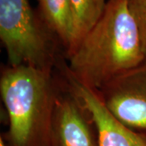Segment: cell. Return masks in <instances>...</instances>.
I'll return each instance as SVG.
<instances>
[{
	"label": "cell",
	"mask_w": 146,
	"mask_h": 146,
	"mask_svg": "<svg viewBox=\"0 0 146 146\" xmlns=\"http://www.w3.org/2000/svg\"><path fill=\"white\" fill-rule=\"evenodd\" d=\"M145 60L128 0H108L99 21L68 56L66 69L79 83L98 91Z\"/></svg>",
	"instance_id": "obj_1"
},
{
	"label": "cell",
	"mask_w": 146,
	"mask_h": 146,
	"mask_svg": "<svg viewBox=\"0 0 146 146\" xmlns=\"http://www.w3.org/2000/svg\"><path fill=\"white\" fill-rule=\"evenodd\" d=\"M58 88L56 71L45 72L29 65L2 67L0 94L8 129L0 137L6 146H50Z\"/></svg>",
	"instance_id": "obj_2"
},
{
	"label": "cell",
	"mask_w": 146,
	"mask_h": 146,
	"mask_svg": "<svg viewBox=\"0 0 146 146\" xmlns=\"http://www.w3.org/2000/svg\"><path fill=\"white\" fill-rule=\"evenodd\" d=\"M0 38L10 66L53 72L67 59L61 42L29 0H0Z\"/></svg>",
	"instance_id": "obj_3"
},
{
	"label": "cell",
	"mask_w": 146,
	"mask_h": 146,
	"mask_svg": "<svg viewBox=\"0 0 146 146\" xmlns=\"http://www.w3.org/2000/svg\"><path fill=\"white\" fill-rule=\"evenodd\" d=\"M54 110L50 146H99L93 116L62 75Z\"/></svg>",
	"instance_id": "obj_4"
},
{
	"label": "cell",
	"mask_w": 146,
	"mask_h": 146,
	"mask_svg": "<svg viewBox=\"0 0 146 146\" xmlns=\"http://www.w3.org/2000/svg\"><path fill=\"white\" fill-rule=\"evenodd\" d=\"M98 93L117 119L146 133V60L111 80Z\"/></svg>",
	"instance_id": "obj_5"
},
{
	"label": "cell",
	"mask_w": 146,
	"mask_h": 146,
	"mask_svg": "<svg viewBox=\"0 0 146 146\" xmlns=\"http://www.w3.org/2000/svg\"><path fill=\"white\" fill-rule=\"evenodd\" d=\"M66 63L67 60L63 61L56 71L91 113L98 131L99 146H146V133L133 130L117 119L106 108L98 91L79 83L68 73Z\"/></svg>",
	"instance_id": "obj_6"
},
{
	"label": "cell",
	"mask_w": 146,
	"mask_h": 146,
	"mask_svg": "<svg viewBox=\"0 0 146 146\" xmlns=\"http://www.w3.org/2000/svg\"><path fill=\"white\" fill-rule=\"evenodd\" d=\"M39 14L48 28L58 36L67 54L73 35L70 0H37Z\"/></svg>",
	"instance_id": "obj_7"
},
{
	"label": "cell",
	"mask_w": 146,
	"mask_h": 146,
	"mask_svg": "<svg viewBox=\"0 0 146 146\" xmlns=\"http://www.w3.org/2000/svg\"><path fill=\"white\" fill-rule=\"evenodd\" d=\"M106 0H70L73 18V35L66 58L75 50L103 15Z\"/></svg>",
	"instance_id": "obj_8"
},
{
	"label": "cell",
	"mask_w": 146,
	"mask_h": 146,
	"mask_svg": "<svg viewBox=\"0 0 146 146\" xmlns=\"http://www.w3.org/2000/svg\"><path fill=\"white\" fill-rule=\"evenodd\" d=\"M128 6L136 21L146 54V0H128Z\"/></svg>",
	"instance_id": "obj_9"
},
{
	"label": "cell",
	"mask_w": 146,
	"mask_h": 146,
	"mask_svg": "<svg viewBox=\"0 0 146 146\" xmlns=\"http://www.w3.org/2000/svg\"><path fill=\"white\" fill-rule=\"evenodd\" d=\"M0 146H6L4 141H3V140L1 137H0Z\"/></svg>",
	"instance_id": "obj_10"
}]
</instances>
